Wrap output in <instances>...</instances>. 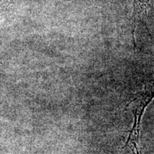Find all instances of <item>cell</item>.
<instances>
[{
	"label": "cell",
	"instance_id": "1",
	"mask_svg": "<svg viewBox=\"0 0 154 154\" xmlns=\"http://www.w3.org/2000/svg\"><path fill=\"white\" fill-rule=\"evenodd\" d=\"M154 99V79L150 84L146 86L144 91L138 94L131 102L133 105V113L134 114V123L132 129L130 131L129 136L126 140V143H138L139 139L140 127L141 119L143 116L146 108L149 106L152 100Z\"/></svg>",
	"mask_w": 154,
	"mask_h": 154
},
{
	"label": "cell",
	"instance_id": "2",
	"mask_svg": "<svg viewBox=\"0 0 154 154\" xmlns=\"http://www.w3.org/2000/svg\"><path fill=\"white\" fill-rule=\"evenodd\" d=\"M154 0H134V12H133V31L132 33L135 34L137 22L140 20V18L146 14L147 11L153 7Z\"/></svg>",
	"mask_w": 154,
	"mask_h": 154
},
{
	"label": "cell",
	"instance_id": "3",
	"mask_svg": "<svg viewBox=\"0 0 154 154\" xmlns=\"http://www.w3.org/2000/svg\"><path fill=\"white\" fill-rule=\"evenodd\" d=\"M133 147H134L133 151H134L135 154H140L139 150H138V145H134L133 146Z\"/></svg>",
	"mask_w": 154,
	"mask_h": 154
}]
</instances>
